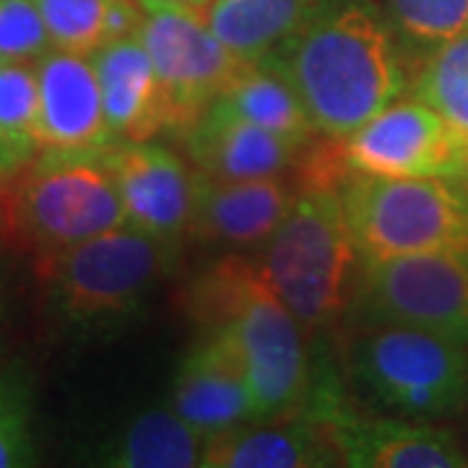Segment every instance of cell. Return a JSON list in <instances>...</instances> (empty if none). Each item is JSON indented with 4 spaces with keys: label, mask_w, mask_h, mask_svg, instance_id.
Returning <instances> with one entry per match:
<instances>
[{
    "label": "cell",
    "mask_w": 468,
    "mask_h": 468,
    "mask_svg": "<svg viewBox=\"0 0 468 468\" xmlns=\"http://www.w3.org/2000/svg\"><path fill=\"white\" fill-rule=\"evenodd\" d=\"M261 63L300 94L323 138L344 141L411 84L409 63L375 0H328Z\"/></svg>",
    "instance_id": "1"
},
{
    "label": "cell",
    "mask_w": 468,
    "mask_h": 468,
    "mask_svg": "<svg viewBox=\"0 0 468 468\" xmlns=\"http://www.w3.org/2000/svg\"><path fill=\"white\" fill-rule=\"evenodd\" d=\"M187 315L227 344L248 378L258 417L302 411L313 369L302 323L268 286L258 261L227 255L187 289Z\"/></svg>",
    "instance_id": "2"
},
{
    "label": "cell",
    "mask_w": 468,
    "mask_h": 468,
    "mask_svg": "<svg viewBox=\"0 0 468 468\" xmlns=\"http://www.w3.org/2000/svg\"><path fill=\"white\" fill-rule=\"evenodd\" d=\"M177 250L180 245L128 224L39 258L34 263L42 318L60 338L76 344L122 334L165 284Z\"/></svg>",
    "instance_id": "3"
},
{
    "label": "cell",
    "mask_w": 468,
    "mask_h": 468,
    "mask_svg": "<svg viewBox=\"0 0 468 468\" xmlns=\"http://www.w3.org/2000/svg\"><path fill=\"white\" fill-rule=\"evenodd\" d=\"M120 227H128V214L104 149H42L0 190V229L34 261Z\"/></svg>",
    "instance_id": "4"
},
{
    "label": "cell",
    "mask_w": 468,
    "mask_h": 468,
    "mask_svg": "<svg viewBox=\"0 0 468 468\" xmlns=\"http://www.w3.org/2000/svg\"><path fill=\"white\" fill-rule=\"evenodd\" d=\"M356 258L341 185H300L297 201L268 237L258 266L302 328L315 334L344 313Z\"/></svg>",
    "instance_id": "5"
},
{
    "label": "cell",
    "mask_w": 468,
    "mask_h": 468,
    "mask_svg": "<svg viewBox=\"0 0 468 468\" xmlns=\"http://www.w3.org/2000/svg\"><path fill=\"white\" fill-rule=\"evenodd\" d=\"M356 396L383 414L435 421L468 401L466 344L409 325H367L346 349Z\"/></svg>",
    "instance_id": "6"
},
{
    "label": "cell",
    "mask_w": 468,
    "mask_h": 468,
    "mask_svg": "<svg viewBox=\"0 0 468 468\" xmlns=\"http://www.w3.org/2000/svg\"><path fill=\"white\" fill-rule=\"evenodd\" d=\"M341 198L359 261L468 250V193L452 180L349 172Z\"/></svg>",
    "instance_id": "7"
},
{
    "label": "cell",
    "mask_w": 468,
    "mask_h": 468,
    "mask_svg": "<svg viewBox=\"0 0 468 468\" xmlns=\"http://www.w3.org/2000/svg\"><path fill=\"white\" fill-rule=\"evenodd\" d=\"M354 292L367 325H409L468 344V250L362 261Z\"/></svg>",
    "instance_id": "8"
},
{
    "label": "cell",
    "mask_w": 468,
    "mask_h": 468,
    "mask_svg": "<svg viewBox=\"0 0 468 468\" xmlns=\"http://www.w3.org/2000/svg\"><path fill=\"white\" fill-rule=\"evenodd\" d=\"M138 37L146 45L169 110V131L183 135L218 100L245 66L198 11L175 5H141Z\"/></svg>",
    "instance_id": "9"
},
{
    "label": "cell",
    "mask_w": 468,
    "mask_h": 468,
    "mask_svg": "<svg viewBox=\"0 0 468 468\" xmlns=\"http://www.w3.org/2000/svg\"><path fill=\"white\" fill-rule=\"evenodd\" d=\"M466 135L411 94L399 97L341 141L349 172L380 177L458 180L466 167Z\"/></svg>",
    "instance_id": "10"
},
{
    "label": "cell",
    "mask_w": 468,
    "mask_h": 468,
    "mask_svg": "<svg viewBox=\"0 0 468 468\" xmlns=\"http://www.w3.org/2000/svg\"><path fill=\"white\" fill-rule=\"evenodd\" d=\"M334 440L341 466L354 468H458L468 466L452 432L406 417L356 414L335 399H323L310 411Z\"/></svg>",
    "instance_id": "11"
},
{
    "label": "cell",
    "mask_w": 468,
    "mask_h": 468,
    "mask_svg": "<svg viewBox=\"0 0 468 468\" xmlns=\"http://www.w3.org/2000/svg\"><path fill=\"white\" fill-rule=\"evenodd\" d=\"M104 162L115 177L128 224L180 245L190 232L196 172L180 154L151 141H112Z\"/></svg>",
    "instance_id": "12"
},
{
    "label": "cell",
    "mask_w": 468,
    "mask_h": 468,
    "mask_svg": "<svg viewBox=\"0 0 468 468\" xmlns=\"http://www.w3.org/2000/svg\"><path fill=\"white\" fill-rule=\"evenodd\" d=\"M37 133L45 149L97 151L117 141L91 55L55 50L37 63Z\"/></svg>",
    "instance_id": "13"
},
{
    "label": "cell",
    "mask_w": 468,
    "mask_h": 468,
    "mask_svg": "<svg viewBox=\"0 0 468 468\" xmlns=\"http://www.w3.org/2000/svg\"><path fill=\"white\" fill-rule=\"evenodd\" d=\"M300 196V185L282 177L221 180L196 169L190 232L229 250L266 245Z\"/></svg>",
    "instance_id": "14"
},
{
    "label": "cell",
    "mask_w": 468,
    "mask_h": 468,
    "mask_svg": "<svg viewBox=\"0 0 468 468\" xmlns=\"http://www.w3.org/2000/svg\"><path fill=\"white\" fill-rule=\"evenodd\" d=\"M203 468H325L341 466L325 424L310 411L258 417L206 437Z\"/></svg>",
    "instance_id": "15"
},
{
    "label": "cell",
    "mask_w": 468,
    "mask_h": 468,
    "mask_svg": "<svg viewBox=\"0 0 468 468\" xmlns=\"http://www.w3.org/2000/svg\"><path fill=\"white\" fill-rule=\"evenodd\" d=\"M183 144L198 172L221 180L282 177L300 165L307 146L255 125L214 101L187 131Z\"/></svg>",
    "instance_id": "16"
},
{
    "label": "cell",
    "mask_w": 468,
    "mask_h": 468,
    "mask_svg": "<svg viewBox=\"0 0 468 468\" xmlns=\"http://www.w3.org/2000/svg\"><path fill=\"white\" fill-rule=\"evenodd\" d=\"M172 406L203 437L258 419L248 378L217 335L206 334L185 354L172 383Z\"/></svg>",
    "instance_id": "17"
},
{
    "label": "cell",
    "mask_w": 468,
    "mask_h": 468,
    "mask_svg": "<svg viewBox=\"0 0 468 468\" xmlns=\"http://www.w3.org/2000/svg\"><path fill=\"white\" fill-rule=\"evenodd\" d=\"M104 115L117 141H151L169 133V110L156 68L138 34L107 42L91 55Z\"/></svg>",
    "instance_id": "18"
},
{
    "label": "cell",
    "mask_w": 468,
    "mask_h": 468,
    "mask_svg": "<svg viewBox=\"0 0 468 468\" xmlns=\"http://www.w3.org/2000/svg\"><path fill=\"white\" fill-rule=\"evenodd\" d=\"M206 437L175 406L144 409L89 451V463L110 468L201 466Z\"/></svg>",
    "instance_id": "19"
},
{
    "label": "cell",
    "mask_w": 468,
    "mask_h": 468,
    "mask_svg": "<svg viewBox=\"0 0 468 468\" xmlns=\"http://www.w3.org/2000/svg\"><path fill=\"white\" fill-rule=\"evenodd\" d=\"M328 0H208L203 21L245 63H261L304 24L318 16Z\"/></svg>",
    "instance_id": "20"
},
{
    "label": "cell",
    "mask_w": 468,
    "mask_h": 468,
    "mask_svg": "<svg viewBox=\"0 0 468 468\" xmlns=\"http://www.w3.org/2000/svg\"><path fill=\"white\" fill-rule=\"evenodd\" d=\"M217 101L300 146L315 144L320 135L294 86L268 63H245L224 86Z\"/></svg>",
    "instance_id": "21"
},
{
    "label": "cell",
    "mask_w": 468,
    "mask_h": 468,
    "mask_svg": "<svg viewBox=\"0 0 468 468\" xmlns=\"http://www.w3.org/2000/svg\"><path fill=\"white\" fill-rule=\"evenodd\" d=\"M34 63H0V190L42 154Z\"/></svg>",
    "instance_id": "22"
},
{
    "label": "cell",
    "mask_w": 468,
    "mask_h": 468,
    "mask_svg": "<svg viewBox=\"0 0 468 468\" xmlns=\"http://www.w3.org/2000/svg\"><path fill=\"white\" fill-rule=\"evenodd\" d=\"M406 63L424 60L468 32V0H375Z\"/></svg>",
    "instance_id": "23"
},
{
    "label": "cell",
    "mask_w": 468,
    "mask_h": 468,
    "mask_svg": "<svg viewBox=\"0 0 468 468\" xmlns=\"http://www.w3.org/2000/svg\"><path fill=\"white\" fill-rule=\"evenodd\" d=\"M409 94L430 104L468 138V32L419 63Z\"/></svg>",
    "instance_id": "24"
},
{
    "label": "cell",
    "mask_w": 468,
    "mask_h": 468,
    "mask_svg": "<svg viewBox=\"0 0 468 468\" xmlns=\"http://www.w3.org/2000/svg\"><path fill=\"white\" fill-rule=\"evenodd\" d=\"M37 463L34 445V388L18 362L0 365V468Z\"/></svg>",
    "instance_id": "25"
},
{
    "label": "cell",
    "mask_w": 468,
    "mask_h": 468,
    "mask_svg": "<svg viewBox=\"0 0 468 468\" xmlns=\"http://www.w3.org/2000/svg\"><path fill=\"white\" fill-rule=\"evenodd\" d=\"M55 50L94 55L110 37L115 0H37Z\"/></svg>",
    "instance_id": "26"
},
{
    "label": "cell",
    "mask_w": 468,
    "mask_h": 468,
    "mask_svg": "<svg viewBox=\"0 0 468 468\" xmlns=\"http://www.w3.org/2000/svg\"><path fill=\"white\" fill-rule=\"evenodd\" d=\"M50 50V32L37 0H0V60L37 63Z\"/></svg>",
    "instance_id": "27"
},
{
    "label": "cell",
    "mask_w": 468,
    "mask_h": 468,
    "mask_svg": "<svg viewBox=\"0 0 468 468\" xmlns=\"http://www.w3.org/2000/svg\"><path fill=\"white\" fill-rule=\"evenodd\" d=\"M141 5H175V8H187V11H198L208 5V0H138Z\"/></svg>",
    "instance_id": "28"
},
{
    "label": "cell",
    "mask_w": 468,
    "mask_h": 468,
    "mask_svg": "<svg viewBox=\"0 0 468 468\" xmlns=\"http://www.w3.org/2000/svg\"><path fill=\"white\" fill-rule=\"evenodd\" d=\"M5 313H8V286L0 276V331H3V323H5Z\"/></svg>",
    "instance_id": "29"
},
{
    "label": "cell",
    "mask_w": 468,
    "mask_h": 468,
    "mask_svg": "<svg viewBox=\"0 0 468 468\" xmlns=\"http://www.w3.org/2000/svg\"><path fill=\"white\" fill-rule=\"evenodd\" d=\"M452 183H458L468 193V151H466V167H463V172H461V177H458V180H452Z\"/></svg>",
    "instance_id": "30"
},
{
    "label": "cell",
    "mask_w": 468,
    "mask_h": 468,
    "mask_svg": "<svg viewBox=\"0 0 468 468\" xmlns=\"http://www.w3.org/2000/svg\"><path fill=\"white\" fill-rule=\"evenodd\" d=\"M0 63H3V60H0Z\"/></svg>",
    "instance_id": "31"
}]
</instances>
